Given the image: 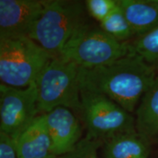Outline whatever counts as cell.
<instances>
[{
	"instance_id": "12",
	"label": "cell",
	"mask_w": 158,
	"mask_h": 158,
	"mask_svg": "<svg viewBox=\"0 0 158 158\" xmlns=\"http://www.w3.org/2000/svg\"><path fill=\"white\" fill-rule=\"evenodd\" d=\"M105 158H148L149 141L138 133L118 134L103 142Z\"/></svg>"
},
{
	"instance_id": "14",
	"label": "cell",
	"mask_w": 158,
	"mask_h": 158,
	"mask_svg": "<svg viewBox=\"0 0 158 158\" xmlns=\"http://www.w3.org/2000/svg\"><path fill=\"white\" fill-rule=\"evenodd\" d=\"M100 27L107 34L120 42H128L132 37H135L118 5L115 10L100 23Z\"/></svg>"
},
{
	"instance_id": "5",
	"label": "cell",
	"mask_w": 158,
	"mask_h": 158,
	"mask_svg": "<svg viewBox=\"0 0 158 158\" xmlns=\"http://www.w3.org/2000/svg\"><path fill=\"white\" fill-rule=\"evenodd\" d=\"M133 52L129 42H120L100 28L86 23L71 36L59 56L85 68L115 62Z\"/></svg>"
},
{
	"instance_id": "10",
	"label": "cell",
	"mask_w": 158,
	"mask_h": 158,
	"mask_svg": "<svg viewBox=\"0 0 158 158\" xmlns=\"http://www.w3.org/2000/svg\"><path fill=\"white\" fill-rule=\"evenodd\" d=\"M18 158H55L45 114H40L15 135Z\"/></svg>"
},
{
	"instance_id": "11",
	"label": "cell",
	"mask_w": 158,
	"mask_h": 158,
	"mask_svg": "<svg viewBox=\"0 0 158 158\" xmlns=\"http://www.w3.org/2000/svg\"><path fill=\"white\" fill-rule=\"evenodd\" d=\"M135 36L158 27V0H117Z\"/></svg>"
},
{
	"instance_id": "16",
	"label": "cell",
	"mask_w": 158,
	"mask_h": 158,
	"mask_svg": "<svg viewBox=\"0 0 158 158\" xmlns=\"http://www.w3.org/2000/svg\"><path fill=\"white\" fill-rule=\"evenodd\" d=\"M103 145V141L86 135L74 149L59 158H98V150Z\"/></svg>"
},
{
	"instance_id": "7",
	"label": "cell",
	"mask_w": 158,
	"mask_h": 158,
	"mask_svg": "<svg viewBox=\"0 0 158 158\" xmlns=\"http://www.w3.org/2000/svg\"><path fill=\"white\" fill-rule=\"evenodd\" d=\"M40 112L35 82L24 89L0 85V131L15 137Z\"/></svg>"
},
{
	"instance_id": "18",
	"label": "cell",
	"mask_w": 158,
	"mask_h": 158,
	"mask_svg": "<svg viewBox=\"0 0 158 158\" xmlns=\"http://www.w3.org/2000/svg\"><path fill=\"white\" fill-rule=\"evenodd\" d=\"M0 158H18L14 138L0 131Z\"/></svg>"
},
{
	"instance_id": "1",
	"label": "cell",
	"mask_w": 158,
	"mask_h": 158,
	"mask_svg": "<svg viewBox=\"0 0 158 158\" xmlns=\"http://www.w3.org/2000/svg\"><path fill=\"white\" fill-rule=\"evenodd\" d=\"M157 68L135 53L94 68H78L81 91L107 96L131 114L157 76Z\"/></svg>"
},
{
	"instance_id": "13",
	"label": "cell",
	"mask_w": 158,
	"mask_h": 158,
	"mask_svg": "<svg viewBox=\"0 0 158 158\" xmlns=\"http://www.w3.org/2000/svg\"><path fill=\"white\" fill-rule=\"evenodd\" d=\"M135 127L137 133L149 141L158 135V68L152 85L137 108Z\"/></svg>"
},
{
	"instance_id": "6",
	"label": "cell",
	"mask_w": 158,
	"mask_h": 158,
	"mask_svg": "<svg viewBox=\"0 0 158 158\" xmlns=\"http://www.w3.org/2000/svg\"><path fill=\"white\" fill-rule=\"evenodd\" d=\"M81 100L86 135L104 142L118 134L137 132L135 118L107 96L81 90Z\"/></svg>"
},
{
	"instance_id": "9",
	"label": "cell",
	"mask_w": 158,
	"mask_h": 158,
	"mask_svg": "<svg viewBox=\"0 0 158 158\" xmlns=\"http://www.w3.org/2000/svg\"><path fill=\"white\" fill-rule=\"evenodd\" d=\"M47 127L56 157L70 152L82 139V128L70 109L57 107L45 114Z\"/></svg>"
},
{
	"instance_id": "17",
	"label": "cell",
	"mask_w": 158,
	"mask_h": 158,
	"mask_svg": "<svg viewBox=\"0 0 158 158\" xmlns=\"http://www.w3.org/2000/svg\"><path fill=\"white\" fill-rule=\"evenodd\" d=\"M85 5L91 16L100 23L118 7L117 0H87Z\"/></svg>"
},
{
	"instance_id": "8",
	"label": "cell",
	"mask_w": 158,
	"mask_h": 158,
	"mask_svg": "<svg viewBox=\"0 0 158 158\" xmlns=\"http://www.w3.org/2000/svg\"><path fill=\"white\" fill-rule=\"evenodd\" d=\"M45 6L39 0H0V37L29 36Z\"/></svg>"
},
{
	"instance_id": "19",
	"label": "cell",
	"mask_w": 158,
	"mask_h": 158,
	"mask_svg": "<svg viewBox=\"0 0 158 158\" xmlns=\"http://www.w3.org/2000/svg\"><path fill=\"white\" fill-rule=\"evenodd\" d=\"M55 158H59V157H55Z\"/></svg>"
},
{
	"instance_id": "4",
	"label": "cell",
	"mask_w": 158,
	"mask_h": 158,
	"mask_svg": "<svg viewBox=\"0 0 158 158\" xmlns=\"http://www.w3.org/2000/svg\"><path fill=\"white\" fill-rule=\"evenodd\" d=\"M86 23L81 2L45 1L44 11L28 37L51 55L59 56L75 31Z\"/></svg>"
},
{
	"instance_id": "15",
	"label": "cell",
	"mask_w": 158,
	"mask_h": 158,
	"mask_svg": "<svg viewBox=\"0 0 158 158\" xmlns=\"http://www.w3.org/2000/svg\"><path fill=\"white\" fill-rule=\"evenodd\" d=\"M132 50L149 64L158 68V27L130 43Z\"/></svg>"
},
{
	"instance_id": "2",
	"label": "cell",
	"mask_w": 158,
	"mask_h": 158,
	"mask_svg": "<svg viewBox=\"0 0 158 158\" xmlns=\"http://www.w3.org/2000/svg\"><path fill=\"white\" fill-rule=\"evenodd\" d=\"M54 57L28 36L0 37V78L7 86L26 88Z\"/></svg>"
},
{
	"instance_id": "3",
	"label": "cell",
	"mask_w": 158,
	"mask_h": 158,
	"mask_svg": "<svg viewBox=\"0 0 158 158\" xmlns=\"http://www.w3.org/2000/svg\"><path fill=\"white\" fill-rule=\"evenodd\" d=\"M78 68L76 63L60 56L45 65L35 84L40 114L57 107H65L81 113Z\"/></svg>"
}]
</instances>
